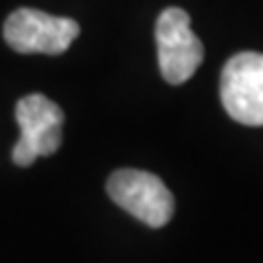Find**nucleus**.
Instances as JSON below:
<instances>
[{"mask_svg":"<svg viewBox=\"0 0 263 263\" xmlns=\"http://www.w3.org/2000/svg\"><path fill=\"white\" fill-rule=\"evenodd\" d=\"M156 46L160 75L171 86L189 81L204 60V46L191 29V15L180 7H169L158 15Z\"/></svg>","mask_w":263,"mask_h":263,"instance_id":"obj_1","label":"nucleus"},{"mask_svg":"<svg viewBox=\"0 0 263 263\" xmlns=\"http://www.w3.org/2000/svg\"><path fill=\"white\" fill-rule=\"evenodd\" d=\"M108 195L114 204L149 228H162L174 215V195L158 176L141 169H119L108 180Z\"/></svg>","mask_w":263,"mask_h":263,"instance_id":"obj_2","label":"nucleus"},{"mask_svg":"<svg viewBox=\"0 0 263 263\" xmlns=\"http://www.w3.org/2000/svg\"><path fill=\"white\" fill-rule=\"evenodd\" d=\"M15 121L20 125V141L11 152L18 167H31L40 156H51L62 145L64 112L44 95H27L15 103Z\"/></svg>","mask_w":263,"mask_h":263,"instance_id":"obj_3","label":"nucleus"},{"mask_svg":"<svg viewBox=\"0 0 263 263\" xmlns=\"http://www.w3.org/2000/svg\"><path fill=\"white\" fill-rule=\"evenodd\" d=\"M5 42L22 55H62L79 35V24L70 18L40 9H15L5 22Z\"/></svg>","mask_w":263,"mask_h":263,"instance_id":"obj_4","label":"nucleus"},{"mask_svg":"<svg viewBox=\"0 0 263 263\" xmlns=\"http://www.w3.org/2000/svg\"><path fill=\"white\" fill-rule=\"evenodd\" d=\"M224 110L241 125L263 127V53H237L226 62L219 79Z\"/></svg>","mask_w":263,"mask_h":263,"instance_id":"obj_5","label":"nucleus"}]
</instances>
